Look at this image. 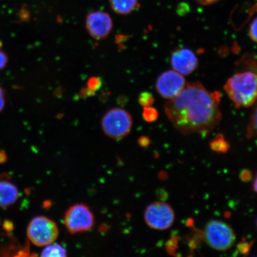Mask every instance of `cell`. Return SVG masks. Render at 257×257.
<instances>
[{"mask_svg": "<svg viewBox=\"0 0 257 257\" xmlns=\"http://www.w3.org/2000/svg\"><path fill=\"white\" fill-rule=\"evenodd\" d=\"M220 96V92H209L200 82L188 83L178 95L166 102V114L179 133L206 135L221 120Z\"/></svg>", "mask_w": 257, "mask_h": 257, "instance_id": "cell-1", "label": "cell"}, {"mask_svg": "<svg viewBox=\"0 0 257 257\" xmlns=\"http://www.w3.org/2000/svg\"><path fill=\"white\" fill-rule=\"evenodd\" d=\"M224 89L236 108L249 107L256 99V75L252 72L236 73L228 79Z\"/></svg>", "mask_w": 257, "mask_h": 257, "instance_id": "cell-2", "label": "cell"}, {"mask_svg": "<svg viewBox=\"0 0 257 257\" xmlns=\"http://www.w3.org/2000/svg\"><path fill=\"white\" fill-rule=\"evenodd\" d=\"M101 126L106 136L115 140H120L131 133L133 120L130 112L123 108L110 109L104 114Z\"/></svg>", "mask_w": 257, "mask_h": 257, "instance_id": "cell-3", "label": "cell"}, {"mask_svg": "<svg viewBox=\"0 0 257 257\" xmlns=\"http://www.w3.org/2000/svg\"><path fill=\"white\" fill-rule=\"evenodd\" d=\"M203 236L210 248L220 251L232 248L236 240L232 228L224 221L217 220L209 221L205 225Z\"/></svg>", "mask_w": 257, "mask_h": 257, "instance_id": "cell-4", "label": "cell"}, {"mask_svg": "<svg viewBox=\"0 0 257 257\" xmlns=\"http://www.w3.org/2000/svg\"><path fill=\"white\" fill-rule=\"evenodd\" d=\"M29 240L37 246H45L55 242L59 234L57 224L50 218L39 216L32 218L27 231Z\"/></svg>", "mask_w": 257, "mask_h": 257, "instance_id": "cell-5", "label": "cell"}, {"mask_svg": "<svg viewBox=\"0 0 257 257\" xmlns=\"http://www.w3.org/2000/svg\"><path fill=\"white\" fill-rule=\"evenodd\" d=\"M63 221L70 233L77 234L92 230L95 224V217L88 205L78 203L67 209Z\"/></svg>", "mask_w": 257, "mask_h": 257, "instance_id": "cell-6", "label": "cell"}, {"mask_svg": "<svg viewBox=\"0 0 257 257\" xmlns=\"http://www.w3.org/2000/svg\"><path fill=\"white\" fill-rule=\"evenodd\" d=\"M144 217L145 222L151 229L165 230L169 229L174 223L175 213L169 204L154 202L147 206Z\"/></svg>", "mask_w": 257, "mask_h": 257, "instance_id": "cell-7", "label": "cell"}, {"mask_svg": "<svg viewBox=\"0 0 257 257\" xmlns=\"http://www.w3.org/2000/svg\"><path fill=\"white\" fill-rule=\"evenodd\" d=\"M186 84L184 75L174 70H168L159 76L156 82V88L162 97L169 100L178 95Z\"/></svg>", "mask_w": 257, "mask_h": 257, "instance_id": "cell-8", "label": "cell"}, {"mask_svg": "<svg viewBox=\"0 0 257 257\" xmlns=\"http://www.w3.org/2000/svg\"><path fill=\"white\" fill-rule=\"evenodd\" d=\"M112 25V19L107 13L95 11L86 16V30L90 36L96 40L105 39L111 32Z\"/></svg>", "mask_w": 257, "mask_h": 257, "instance_id": "cell-9", "label": "cell"}, {"mask_svg": "<svg viewBox=\"0 0 257 257\" xmlns=\"http://www.w3.org/2000/svg\"><path fill=\"white\" fill-rule=\"evenodd\" d=\"M171 64L175 71L182 75H189L197 70L198 59L191 50L179 48L172 53Z\"/></svg>", "mask_w": 257, "mask_h": 257, "instance_id": "cell-10", "label": "cell"}, {"mask_svg": "<svg viewBox=\"0 0 257 257\" xmlns=\"http://www.w3.org/2000/svg\"><path fill=\"white\" fill-rule=\"evenodd\" d=\"M19 197L17 186L9 180L0 178V207L11 206L18 201Z\"/></svg>", "mask_w": 257, "mask_h": 257, "instance_id": "cell-11", "label": "cell"}, {"mask_svg": "<svg viewBox=\"0 0 257 257\" xmlns=\"http://www.w3.org/2000/svg\"><path fill=\"white\" fill-rule=\"evenodd\" d=\"M111 8L115 14L127 15L139 8V0H109Z\"/></svg>", "mask_w": 257, "mask_h": 257, "instance_id": "cell-12", "label": "cell"}, {"mask_svg": "<svg viewBox=\"0 0 257 257\" xmlns=\"http://www.w3.org/2000/svg\"><path fill=\"white\" fill-rule=\"evenodd\" d=\"M41 256L44 257H64L67 256V250L60 244L54 242L45 246L42 250Z\"/></svg>", "mask_w": 257, "mask_h": 257, "instance_id": "cell-13", "label": "cell"}, {"mask_svg": "<svg viewBox=\"0 0 257 257\" xmlns=\"http://www.w3.org/2000/svg\"><path fill=\"white\" fill-rule=\"evenodd\" d=\"M211 149L214 152L224 153L230 149V145L223 135L218 134L210 143Z\"/></svg>", "mask_w": 257, "mask_h": 257, "instance_id": "cell-14", "label": "cell"}, {"mask_svg": "<svg viewBox=\"0 0 257 257\" xmlns=\"http://www.w3.org/2000/svg\"><path fill=\"white\" fill-rule=\"evenodd\" d=\"M256 136V105L253 108L252 114H250L248 127H247L246 137L250 139Z\"/></svg>", "mask_w": 257, "mask_h": 257, "instance_id": "cell-15", "label": "cell"}, {"mask_svg": "<svg viewBox=\"0 0 257 257\" xmlns=\"http://www.w3.org/2000/svg\"><path fill=\"white\" fill-rule=\"evenodd\" d=\"M143 117L148 123H152L156 121L159 117L158 111L155 108L149 106L145 107L143 111Z\"/></svg>", "mask_w": 257, "mask_h": 257, "instance_id": "cell-16", "label": "cell"}, {"mask_svg": "<svg viewBox=\"0 0 257 257\" xmlns=\"http://www.w3.org/2000/svg\"><path fill=\"white\" fill-rule=\"evenodd\" d=\"M138 101L144 107L152 106L154 102L153 95L149 92H143L138 97Z\"/></svg>", "mask_w": 257, "mask_h": 257, "instance_id": "cell-17", "label": "cell"}, {"mask_svg": "<svg viewBox=\"0 0 257 257\" xmlns=\"http://www.w3.org/2000/svg\"><path fill=\"white\" fill-rule=\"evenodd\" d=\"M102 86V80L100 78L93 76L90 78L87 82V88L91 91L96 92L98 91Z\"/></svg>", "mask_w": 257, "mask_h": 257, "instance_id": "cell-18", "label": "cell"}, {"mask_svg": "<svg viewBox=\"0 0 257 257\" xmlns=\"http://www.w3.org/2000/svg\"><path fill=\"white\" fill-rule=\"evenodd\" d=\"M256 18L253 19L250 25L249 30V36L251 40L256 43Z\"/></svg>", "mask_w": 257, "mask_h": 257, "instance_id": "cell-19", "label": "cell"}, {"mask_svg": "<svg viewBox=\"0 0 257 257\" xmlns=\"http://www.w3.org/2000/svg\"><path fill=\"white\" fill-rule=\"evenodd\" d=\"M251 245V243L240 242L237 245V249H238L239 252L242 254H247L249 252Z\"/></svg>", "mask_w": 257, "mask_h": 257, "instance_id": "cell-20", "label": "cell"}, {"mask_svg": "<svg viewBox=\"0 0 257 257\" xmlns=\"http://www.w3.org/2000/svg\"><path fill=\"white\" fill-rule=\"evenodd\" d=\"M240 179L242 182H249L251 180L252 174L249 170H243L239 175Z\"/></svg>", "mask_w": 257, "mask_h": 257, "instance_id": "cell-21", "label": "cell"}, {"mask_svg": "<svg viewBox=\"0 0 257 257\" xmlns=\"http://www.w3.org/2000/svg\"><path fill=\"white\" fill-rule=\"evenodd\" d=\"M8 63V57L0 48V71L4 69Z\"/></svg>", "mask_w": 257, "mask_h": 257, "instance_id": "cell-22", "label": "cell"}, {"mask_svg": "<svg viewBox=\"0 0 257 257\" xmlns=\"http://www.w3.org/2000/svg\"><path fill=\"white\" fill-rule=\"evenodd\" d=\"M138 143L141 147L147 148L150 146L151 141L149 137L142 136L139 138V139L138 140Z\"/></svg>", "mask_w": 257, "mask_h": 257, "instance_id": "cell-23", "label": "cell"}, {"mask_svg": "<svg viewBox=\"0 0 257 257\" xmlns=\"http://www.w3.org/2000/svg\"><path fill=\"white\" fill-rule=\"evenodd\" d=\"M95 94V92L91 91L88 88H83L80 92V96L82 98H87Z\"/></svg>", "mask_w": 257, "mask_h": 257, "instance_id": "cell-24", "label": "cell"}, {"mask_svg": "<svg viewBox=\"0 0 257 257\" xmlns=\"http://www.w3.org/2000/svg\"><path fill=\"white\" fill-rule=\"evenodd\" d=\"M6 98L4 89L0 86V112H1L5 107Z\"/></svg>", "mask_w": 257, "mask_h": 257, "instance_id": "cell-25", "label": "cell"}, {"mask_svg": "<svg viewBox=\"0 0 257 257\" xmlns=\"http://www.w3.org/2000/svg\"><path fill=\"white\" fill-rule=\"evenodd\" d=\"M220 1H222V0H196V2H197L199 5L202 6L211 5Z\"/></svg>", "mask_w": 257, "mask_h": 257, "instance_id": "cell-26", "label": "cell"}, {"mask_svg": "<svg viewBox=\"0 0 257 257\" xmlns=\"http://www.w3.org/2000/svg\"><path fill=\"white\" fill-rule=\"evenodd\" d=\"M253 191H256V178L254 180V184H253Z\"/></svg>", "mask_w": 257, "mask_h": 257, "instance_id": "cell-27", "label": "cell"}]
</instances>
